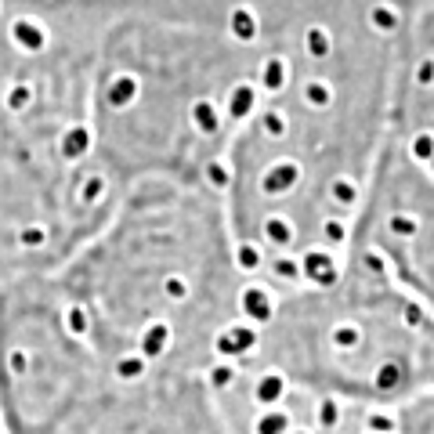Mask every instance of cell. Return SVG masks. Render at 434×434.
I'll use <instances>...</instances> for the list:
<instances>
[{
	"label": "cell",
	"instance_id": "6da1fadb",
	"mask_svg": "<svg viewBox=\"0 0 434 434\" xmlns=\"http://www.w3.org/2000/svg\"><path fill=\"white\" fill-rule=\"evenodd\" d=\"M54 275L123 377L217 373L239 351L257 290L221 189L170 177L131 184Z\"/></svg>",
	"mask_w": 434,
	"mask_h": 434
},
{
	"label": "cell",
	"instance_id": "7a4b0ae2",
	"mask_svg": "<svg viewBox=\"0 0 434 434\" xmlns=\"http://www.w3.org/2000/svg\"><path fill=\"white\" fill-rule=\"evenodd\" d=\"M268 51L181 11L116 18L90 69V123L112 177L210 181L250 112Z\"/></svg>",
	"mask_w": 434,
	"mask_h": 434
},
{
	"label": "cell",
	"instance_id": "3957f363",
	"mask_svg": "<svg viewBox=\"0 0 434 434\" xmlns=\"http://www.w3.org/2000/svg\"><path fill=\"white\" fill-rule=\"evenodd\" d=\"M232 362L377 413L434 394V315L355 242L333 275L254 290Z\"/></svg>",
	"mask_w": 434,
	"mask_h": 434
},
{
	"label": "cell",
	"instance_id": "277c9868",
	"mask_svg": "<svg viewBox=\"0 0 434 434\" xmlns=\"http://www.w3.org/2000/svg\"><path fill=\"white\" fill-rule=\"evenodd\" d=\"M109 373L54 271L0 283V416L51 434Z\"/></svg>",
	"mask_w": 434,
	"mask_h": 434
},
{
	"label": "cell",
	"instance_id": "5b68a950",
	"mask_svg": "<svg viewBox=\"0 0 434 434\" xmlns=\"http://www.w3.org/2000/svg\"><path fill=\"white\" fill-rule=\"evenodd\" d=\"M51 434H228L213 373H105Z\"/></svg>",
	"mask_w": 434,
	"mask_h": 434
},
{
	"label": "cell",
	"instance_id": "8992f818",
	"mask_svg": "<svg viewBox=\"0 0 434 434\" xmlns=\"http://www.w3.org/2000/svg\"><path fill=\"white\" fill-rule=\"evenodd\" d=\"M355 242L434 315V177L398 138L377 170Z\"/></svg>",
	"mask_w": 434,
	"mask_h": 434
},
{
	"label": "cell",
	"instance_id": "52a82bcc",
	"mask_svg": "<svg viewBox=\"0 0 434 434\" xmlns=\"http://www.w3.org/2000/svg\"><path fill=\"white\" fill-rule=\"evenodd\" d=\"M401 148L434 177V61L409 80L406 95L398 102V131Z\"/></svg>",
	"mask_w": 434,
	"mask_h": 434
},
{
	"label": "cell",
	"instance_id": "ba28073f",
	"mask_svg": "<svg viewBox=\"0 0 434 434\" xmlns=\"http://www.w3.org/2000/svg\"><path fill=\"white\" fill-rule=\"evenodd\" d=\"M0 434H8V427H4V416H0Z\"/></svg>",
	"mask_w": 434,
	"mask_h": 434
}]
</instances>
